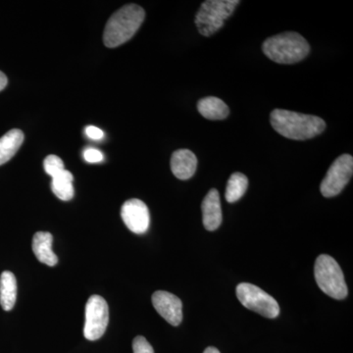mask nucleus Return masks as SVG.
Returning a JSON list of instances; mask_svg holds the SVG:
<instances>
[{"mask_svg":"<svg viewBox=\"0 0 353 353\" xmlns=\"http://www.w3.org/2000/svg\"><path fill=\"white\" fill-rule=\"evenodd\" d=\"M240 4L239 0H206L201 4L196 15V25L199 34L211 37L219 31L225 20L233 15Z\"/></svg>","mask_w":353,"mask_h":353,"instance_id":"obj_5","label":"nucleus"},{"mask_svg":"<svg viewBox=\"0 0 353 353\" xmlns=\"http://www.w3.org/2000/svg\"><path fill=\"white\" fill-rule=\"evenodd\" d=\"M44 171L46 172L48 175H50L51 178L61 173L62 171L65 170L64 163L62 161L61 158L58 157L57 155H48V157L44 159L43 161Z\"/></svg>","mask_w":353,"mask_h":353,"instance_id":"obj_19","label":"nucleus"},{"mask_svg":"<svg viewBox=\"0 0 353 353\" xmlns=\"http://www.w3.org/2000/svg\"><path fill=\"white\" fill-rule=\"evenodd\" d=\"M272 127L285 138L306 141L319 136L326 129V123L318 116L275 109L270 115Z\"/></svg>","mask_w":353,"mask_h":353,"instance_id":"obj_1","label":"nucleus"},{"mask_svg":"<svg viewBox=\"0 0 353 353\" xmlns=\"http://www.w3.org/2000/svg\"><path fill=\"white\" fill-rule=\"evenodd\" d=\"M52 234L48 232H38L32 238V252L39 262L55 266L58 259L57 254L52 252Z\"/></svg>","mask_w":353,"mask_h":353,"instance_id":"obj_13","label":"nucleus"},{"mask_svg":"<svg viewBox=\"0 0 353 353\" xmlns=\"http://www.w3.org/2000/svg\"><path fill=\"white\" fill-rule=\"evenodd\" d=\"M121 217L128 229L134 234H145L150 228V210L145 202L139 199H129L121 208Z\"/></svg>","mask_w":353,"mask_h":353,"instance_id":"obj_9","label":"nucleus"},{"mask_svg":"<svg viewBox=\"0 0 353 353\" xmlns=\"http://www.w3.org/2000/svg\"><path fill=\"white\" fill-rule=\"evenodd\" d=\"M248 188V176L243 175V173H240V172L232 174L227 183L226 194H225L226 201L229 203H234V202L240 201L243 194H245Z\"/></svg>","mask_w":353,"mask_h":353,"instance_id":"obj_18","label":"nucleus"},{"mask_svg":"<svg viewBox=\"0 0 353 353\" xmlns=\"http://www.w3.org/2000/svg\"><path fill=\"white\" fill-rule=\"evenodd\" d=\"M83 158L88 163H99L103 160L104 157L97 148H90L83 152Z\"/></svg>","mask_w":353,"mask_h":353,"instance_id":"obj_21","label":"nucleus"},{"mask_svg":"<svg viewBox=\"0 0 353 353\" xmlns=\"http://www.w3.org/2000/svg\"><path fill=\"white\" fill-rule=\"evenodd\" d=\"M152 304L158 313L172 326H179L183 321V303L178 296L163 290L152 294Z\"/></svg>","mask_w":353,"mask_h":353,"instance_id":"obj_10","label":"nucleus"},{"mask_svg":"<svg viewBox=\"0 0 353 353\" xmlns=\"http://www.w3.org/2000/svg\"><path fill=\"white\" fill-rule=\"evenodd\" d=\"M264 54L279 64H294L301 61L310 52L308 41L294 32L276 34L264 41Z\"/></svg>","mask_w":353,"mask_h":353,"instance_id":"obj_3","label":"nucleus"},{"mask_svg":"<svg viewBox=\"0 0 353 353\" xmlns=\"http://www.w3.org/2000/svg\"><path fill=\"white\" fill-rule=\"evenodd\" d=\"M85 134H87L88 138L94 139V141H99V139H103L104 137L103 131L94 126L85 128Z\"/></svg>","mask_w":353,"mask_h":353,"instance_id":"obj_22","label":"nucleus"},{"mask_svg":"<svg viewBox=\"0 0 353 353\" xmlns=\"http://www.w3.org/2000/svg\"><path fill=\"white\" fill-rule=\"evenodd\" d=\"M353 174V157L343 154L334 160L320 185L323 196L334 197L341 194Z\"/></svg>","mask_w":353,"mask_h":353,"instance_id":"obj_8","label":"nucleus"},{"mask_svg":"<svg viewBox=\"0 0 353 353\" xmlns=\"http://www.w3.org/2000/svg\"><path fill=\"white\" fill-rule=\"evenodd\" d=\"M143 7L128 4L111 16L103 32V41L108 48H117L134 36L145 21Z\"/></svg>","mask_w":353,"mask_h":353,"instance_id":"obj_2","label":"nucleus"},{"mask_svg":"<svg viewBox=\"0 0 353 353\" xmlns=\"http://www.w3.org/2000/svg\"><path fill=\"white\" fill-rule=\"evenodd\" d=\"M197 158L189 150H179L171 157V170L179 180H189L196 173Z\"/></svg>","mask_w":353,"mask_h":353,"instance_id":"obj_12","label":"nucleus"},{"mask_svg":"<svg viewBox=\"0 0 353 353\" xmlns=\"http://www.w3.org/2000/svg\"><path fill=\"white\" fill-rule=\"evenodd\" d=\"M236 292L239 301L245 308L269 319H275L280 315L277 301L257 285L241 283L236 287Z\"/></svg>","mask_w":353,"mask_h":353,"instance_id":"obj_6","label":"nucleus"},{"mask_svg":"<svg viewBox=\"0 0 353 353\" xmlns=\"http://www.w3.org/2000/svg\"><path fill=\"white\" fill-rule=\"evenodd\" d=\"M132 350L134 353H154L153 347L145 336H136L132 341Z\"/></svg>","mask_w":353,"mask_h":353,"instance_id":"obj_20","label":"nucleus"},{"mask_svg":"<svg viewBox=\"0 0 353 353\" xmlns=\"http://www.w3.org/2000/svg\"><path fill=\"white\" fill-rule=\"evenodd\" d=\"M74 176L71 172L63 170L58 175L53 176L51 182V190L53 194L61 201H71L74 197Z\"/></svg>","mask_w":353,"mask_h":353,"instance_id":"obj_17","label":"nucleus"},{"mask_svg":"<svg viewBox=\"0 0 353 353\" xmlns=\"http://www.w3.org/2000/svg\"><path fill=\"white\" fill-rule=\"evenodd\" d=\"M109 308L105 299L101 296H92L85 305V321L83 336L88 341L101 339L108 329Z\"/></svg>","mask_w":353,"mask_h":353,"instance_id":"obj_7","label":"nucleus"},{"mask_svg":"<svg viewBox=\"0 0 353 353\" xmlns=\"http://www.w3.org/2000/svg\"><path fill=\"white\" fill-rule=\"evenodd\" d=\"M314 276L318 287L327 296L341 301L348 290L343 271L338 262L328 254H321L315 261Z\"/></svg>","mask_w":353,"mask_h":353,"instance_id":"obj_4","label":"nucleus"},{"mask_svg":"<svg viewBox=\"0 0 353 353\" xmlns=\"http://www.w3.org/2000/svg\"><path fill=\"white\" fill-rule=\"evenodd\" d=\"M201 210L204 228L209 232L216 231L223 220L220 194L217 190H209L202 201Z\"/></svg>","mask_w":353,"mask_h":353,"instance_id":"obj_11","label":"nucleus"},{"mask_svg":"<svg viewBox=\"0 0 353 353\" xmlns=\"http://www.w3.org/2000/svg\"><path fill=\"white\" fill-rule=\"evenodd\" d=\"M24 139V134L19 129L10 130L0 138V166L8 162L17 153Z\"/></svg>","mask_w":353,"mask_h":353,"instance_id":"obj_15","label":"nucleus"},{"mask_svg":"<svg viewBox=\"0 0 353 353\" xmlns=\"http://www.w3.org/2000/svg\"><path fill=\"white\" fill-rule=\"evenodd\" d=\"M203 353H221L216 347H208Z\"/></svg>","mask_w":353,"mask_h":353,"instance_id":"obj_24","label":"nucleus"},{"mask_svg":"<svg viewBox=\"0 0 353 353\" xmlns=\"http://www.w3.org/2000/svg\"><path fill=\"white\" fill-rule=\"evenodd\" d=\"M17 299V282L12 272L4 271L0 277V304L6 311L12 310Z\"/></svg>","mask_w":353,"mask_h":353,"instance_id":"obj_16","label":"nucleus"},{"mask_svg":"<svg viewBox=\"0 0 353 353\" xmlns=\"http://www.w3.org/2000/svg\"><path fill=\"white\" fill-rule=\"evenodd\" d=\"M7 83H8V80H7L6 74H4L3 72L0 71V92L6 88Z\"/></svg>","mask_w":353,"mask_h":353,"instance_id":"obj_23","label":"nucleus"},{"mask_svg":"<svg viewBox=\"0 0 353 353\" xmlns=\"http://www.w3.org/2000/svg\"><path fill=\"white\" fill-rule=\"evenodd\" d=\"M199 112L208 120L219 121L226 119L229 116V108L218 97H208L201 99L197 103Z\"/></svg>","mask_w":353,"mask_h":353,"instance_id":"obj_14","label":"nucleus"}]
</instances>
